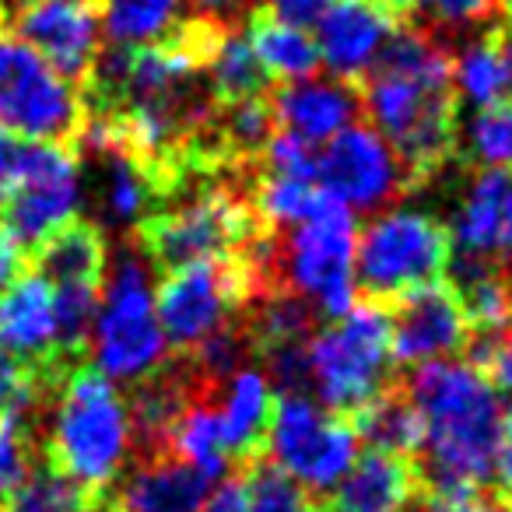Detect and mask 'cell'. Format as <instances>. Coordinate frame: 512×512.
<instances>
[{
    "mask_svg": "<svg viewBox=\"0 0 512 512\" xmlns=\"http://www.w3.org/2000/svg\"><path fill=\"white\" fill-rule=\"evenodd\" d=\"M425 425V442L414 456L418 498L439 512L470 495H481L495 470L502 439V397L470 362H428L400 379Z\"/></svg>",
    "mask_w": 512,
    "mask_h": 512,
    "instance_id": "6da1fadb",
    "label": "cell"
},
{
    "mask_svg": "<svg viewBox=\"0 0 512 512\" xmlns=\"http://www.w3.org/2000/svg\"><path fill=\"white\" fill-rule=\"evenodd\" d=\"M358 92L362 109L397 151L411 190L456 158L453 57L439 32L397 29Z\"/></svg>",
    "mask_w": 512,
    "mask_h": 512,
    "instance_id": "7a4b0ae2",
    "label": "cell"
},
{
    "mask_svg": "<svg viewBox=\"0 0 512 512\" xmlns=\"http://www.w3.org/2000/svg\"><path fill=\"white\" fill-rule=\"evenodd\" d=\"M39 421H46L39 425L46 460L106 498L134 456V425L120 386L92 365H74L46 390Z\"/></svg>",
    "mask_w": 512,
    "mask_h": 512,
    "instance_id": "3957f363",
    "label": "cell"
},
{
    "mask_svg": "<svg viewBox=\"0 0 512 512\" xmlns=\"http://www.w3.org/2000/svg\"><path fill=\"white\" fill-rule=\"evenodd\" d=\"M172 197L179 200H169L134 228V242L158 278L197 260L242 253L256 235L267 232L249 207L246 186L239 183H186Z\"/></svg>",
    "mask_w": 512,
    "mask_h": 512,
    "instance_id": "277c9868",
    "label": "cell"
},
{
    "mask_svg": "<svg viewBox=\"0 0 512 512\" xmlns=\"http://www.w3.org/2000/svg\"><path fill=\"white\" fill-rule=\"evenodd\" d=\"M88 351L95 355V369L102 376L130 386L155 376L172 358L155 313L151 267L134 239H127L120 253L109 256Z\"/></svg>",
    "mask_w": 512,
    "mask_h": 512,
    "instance_id": "5b68a950",
    "label": "cell"
},
{
    "mask_svg": "<svg viewBox=\"0 0 512 512\" xmlns=\"http://www.w3.org/2000/svg\"><path fill=\"white\" fill-rule=\"evenodd\" d=\"M306 351L320 407L348 421L393 383L390 313L372 299H358L341 320L316 330Z\"/></svg>",
    "mask_w": 512,
    "mask_h": 512,
    "instance_id": "8992f818",
    "label": "cell"
},
{
    "mask_svg": "<svg viewBox=\"0 0 512 512\" xmlns=\"http://www.w3.org/2000/svg\"><path fill=\"white\" fill-rule=\"evenodd\" d=\"M449 256L453 242L439 218L414 207H393L358 232L355 285H362L365 299L386 306L446 278Z\"/></svg>",
    "mask_w": 512,
    "mask_h": 512,
    "instance_id": "52a82bcc",
    "label": "cell"
},
{
    "mask_svg": "<svg viewBox=\"0 0 512 512\" xmlns=\"http://www.w3.org/2000/svg\"><path fill=\"white\" fill-rule=\"evenodd\" d=\"M256 295L260 281L242 253L211 256L162 274L155 288V313L172 355H190L200 348L211 334L239 320Z\"/></svg>",
    "mask_w": 512,
    "mask_h": 512,
    "instance_id": "ba28073f",
    "label": "cell"
},
{
    "mask_svg": "<svg viewBox=\"0 0 512 512\" xmlns=\"http://www.w3.org/2000/svg\"><path fill=\"white\" fill-rule=\"evenodd\" d=\"M78 85L57 74L15 32H0V130L15 141L71 144L85 123Z\"/></svg>",
    "mask_w": 512,
    "mask_h": 512,
    "instance_id": "9c48e42d",
    "label": "cell"
},
{
    "mask_svg": "<svg viewBox=\"0 0 512 512\" xmlns=\"http://www.w3.org/2000/svg\"><path fill=\"white\" fill-rule=\"evenodd\" d=\"M85 204L78 151L71 144L22 141L8 197L0 200L4 232L36 253L50 235L78 218Z\"/></svg>",
    "mask_w": 512,
    "mask_h": 512,
    "instance_id": "30bf717a",
    "label": "cell"
},
{
    "mask_svg": "<svg viewBox=\"0 0 512 512\" xmlns=\"http://www.w3.org/2000/svg\"><path fill=\"white\" fill-rule=\"evenodd\" d=\"M358 435L348 418L330 414L313 397H278L264 456L306 495H330L358 460Z\"/></svg>",
    "mask_w": 512,
    "mask_h": 512,
    "instance_id": "8fae6325",
    "label": "cell"
},
{
    "mask_svg": "<svg viewBox=\"0 0 512 512\" xmlns=\"http://www.w3.org/2000/svg\"><path fill=\"white\" fill-rule=\"evenodd\" d=\"M316 186L351 211H379L411 190L397 151L365 123L341 130L316 151Z\"/></svg>",
    "mask_w": 512,
    "mask_h": 512,
    "instance_id": "7c38bea8",
    "label": "cell"
},
{
    "mask_svg": "<svg viewBox=\"0 0 512 512\" xmlns=\"http://www.w3.org/2000/svg\"><path fill=\"white\" fill-rule=\"evenodd\" d=\"M11 32L67 81H88L102 57V22L92 0H22Z\"/></svg>",
    "mask_w": 512,
    "mask_h": 512,
    "instance_id": "4fadbf2b",
    "label": "cell"
},
{
    "mask_svg": "<svg viewBox=\"0 0 512 512\" xmlns=\"http://www.w3.org/2000/svg\"><path fill=\"white\" fill-rule=\"evenodd\" d=\"M386 313H390L393 362L404 369L456 358L470 341L467 313L446 278L386 302Z\"/></svg>",
    "mask_w": 512,
    "mask_h": 512,
    "instance_id": "5bb4252c",
    "label": "cell"
},
{
    "mask_svg": "<svg viewBox=\"0 0 512 512\" xmlns=\"http://www.w3.org/2000/svg\"><path fill=\"white\" fill-rule=\"evenodd\" d=\"M400 11L386 0H337L313 22L320 67L337 81H365V74L383 57L386 43L400 25Z\"/></svg>",
    "mask_w": 512,
    "mask_h": 512,
    "instance_id": "9a60e30c",
    "label": "cell"
},
{
    "mask_svg": "<svg viewBox=\"0 0 512 512\" xmlns=\"http://www.w3.org/2000/svg\"><path fill=\"white\" fill-rule=\"evenodd\" d=\"M0 348L43 383H57L67 372L57 355V309L53 285L46 278L25 274L0 295Z\"/></svg>",
    "mask_w": 512,
    "mask_h": 512,
    "instance_id": "2e32d148",
    "label": "cell"
},
{
    "mask_svg": "<svg viewBox=\"0 0 512 512\" xmlns=\"http://www.w3.org/2000/svg\"><path fill=\"white\" fill-rule=\"evenodd\" d=\"M267 106L285 134H295L313 148L334 141L341 130L355 127L365 113L362 92L337 78H306L278 85Z\"/></svg>",
    "mask_w": 512,
    "mask_h": 512,
    "instance_id": "e0dca14e",
    "label": "cell"
},
{
    "mask_svg": "<svg viewBox=\"0 0 512 512\" xmlns=\"http://www.w3.org/2000/svg\"><path fill=\"white\" fill-rule=\"evenodd\" d=\"M274 404H278V393L271 390L264 372L253 369V365H242L218 383L214 414H218L221 449H225L232 470L264 456Z\"/></svg>",
    "mask_w": 512,
    "mask_h": 512,
    "instance_id": "ac0fdd59",
    "label": "cell"
},
{
    "mask_svg": "<svg viewBox=\"0 0 512 512\" xmlns=\"http://www.w3.org/2000/svg\"><path fill=\"white\" fill-rule=\"evenodd\" d=\"M214 481L172 453L134 456L123 470L113 505L120 512H200L211 498Z\"/></svg>",
    "mask_w": 512,
    "mask_h": 512,
    "instance_id": "d6986e66",
    "label": "cell"
},
{
    "mask_svg": "<svg viewBox=\"0 0 512 512\" xmlns=\"http://www.w3.org/2000/svg\"><path fill=\"white\" fill-rule=\"evenodd\" d=\"M418 498L414 460L365 449L334 488L330 512H400Z\"/></svg>",
    "mask_w": 512,
    "mask_h": 512,
    "instance_id": "ffe728a7",
    "label": "cell"
},
{
    "mask_svg": "<svg viewBox=\"0 0 512 512\" xmlns=\"http://www.w3.org/2000/svg\"><path fill=\"white\" fill-rule=\"evenodd\" d=\"M509 186V172L477 169L470 176L467 190H463L460 204L453 211V221L446 228L453 253L498 260V253H502V204Z\"/></svg>",
    "mask_w": 512,
    "mask_h": 512,
    "instance_id": "44dd1931",
    "label": "cell"
},
{
    "mask_svg": "<svg viewBox=\"0 0 512 512\" xmlns=\"http://www.w3.org/2000/svg\"><path fill=\"white\" fill-rule=\"evenodd\" d=\"M99 179H95V197L113 225L137 228L144 218L162 207V186L151 176V169L134 158L127 148H113L106 155H95Z\"/></svg>",
    "mask_w": 512,
    "mask_h": 512,
    "instance_id": "7402d4cb",
    "label": "cell"
},
{
    "mask_svg": "<svg viewBox=\"0 0 512 512\" xmlns=\"http://www.w3.org/2000/svg\"><path fill=\"white\" fill-rule=\"evenodd\" d=\"M109 239L99 221L74 218L36 249V274L50 285H102Z\"/></svg>",
    "mask_w": 512,
    "mask_h": 512,
    "instance_id": "603a6c76",
    "label": "cell"
},
{
    "mask_svg": "<svg viewBox=\"0 0 512 512\" xmlns=\"http://www.w3.org/2000/svg\"><path fill=\"white\" fill-rule=\"evenodd\" d=\"M246 39L253 46V57L267 81L278 85H292V81L316 78L320 71V53H316V39L306 25H295L278 18L274 11H256L249 18Z\"/></svg>",
    "mask_w": 512,
    "mask_h": 512,
    "instance_id": "cb8c5ba5",
    "label": "cell"
},
{
    "mask_svg": "<svg viewBox=\"0 0 512 512\" xmlns=\"http://www.w3.org/2000/svg\"><path fill=\"white\" fill-rule=\"evenodd\" d=\"M358 442H365L369 449L393 456H414L421 453V442H425V425H421V414L414 407V400L407 397L404 383L393 379L386 390H379L362 411L351 418Z\"/></svg>",
    "mask_w": 512,
    "mask_h": 512,
    "instance_id": "d4e9b609",
    "label": "cell"
},
{
    "mask_svg": "<svg viewBox=\"0 0 512 512\" xmlns=\"http://www.w3.org/2000/svg\"><path fill=\"white\" fill-rule=\"evenodd\" d=\"M183 4L186 0H102V39L113 50H141V46L169 43L176 36Z\"/></svg>",
    "mask_w": 512,
    "mask_h": 512,
    "instance_id": "484cf974",
    "label": "cell"
},
{
    "mask_svg": "<svg viewBox=\"0 0 512 512\" xmlns=\"http://www.w3.org/2000/svg\"><path fill=\"white\" fill-rule=\"evenodd\" d=\"M218 390V386H214ZM214 390L200 393L190 407L183 411V418L176 421L169 435V453L186 460L190 467H197L207 481L218 484L221 477L232 470L225 449H221V435H218V414H214Z\"/></svg>",
    "mask_w": 512,
    "mask_h": 512,
    "instance_id": "4316f807",
    "label": "cell"
},
{
    "mask_svg": "<svg viewBox=\"0 0 512 512\" xmlns=\"http://www.w3.org/2000/svg\"><path fill=\"white\" fill-rule=\"evenodd\" d=\"M453 92L474 109H488L505 99L509 78H505L502 50L495 36L470 39L453 57Z\"/></svg>",
    "mask_w": 512,
    "mask_h": 512,
    "instance_id": "83f0119b",
    "label": "cell"
},
{
    "mask_svg": "<svg viewBox=\"0 0 512 512\" xmlns=\"http://www.w3.org/2000/svg\"><path fill=\"white\" fill-rule=\"evenodd\" d=\"M456 155L477 169H495L512 176V102L477 109L463 127H456Z\"/></svg>",
    "mask_w": 512,
    "mask_h": 512,
    "instance_id": "f1b7e54d",
    "label": "cell"
},
{
    "mask_svg": "<svg viewBox=\"0 0 512 512\" xmlns=\"http://www.w3.org/2000/svg\"><path fill=\"white\" fill-rule=\"evenodd\" d=\"M99 502L102 498H95L78 481H71L64 470L53 467L46 456H39L32 474L8 502L0 505V512H95Z\"/></svg>",
    "mask_w": 512,
    "mask_h": 512,
    "instance_id": "f546056e",
    "label": "cell"
},
{
    "mask_svg": "<svg viewBox=\"0 0 512 512\" xmlns=\"http://www.w3.org/2000/svg\"><path fill=\"white\" fill-rule=\"evenodd\" d=\"M43 407V404H39ZM39 407H22L0 418V505L8 502L43 456L39 446Z\"/></svg>",
    "mask_w": 512,
    "mask_h": 512,
    "instance_id": "4dcf8cb0",
    "label": "cell"
},
{
    "mask_svg": "<svg viewBox=\"0 0 512 512\" xmlns=\"http://www.w3.org/2000/svg\"><path fill=\"white\" fill-rule=\"evenodd\" d=\"M239 477L242 498H246L249 512H309L313 509V498L306 495V488L292 481L285 470L278 467L267 456H256V460L235 467Z\"/></svg>",
    "mask_w": 512,
    "mask_h": 512,
    "instance_id": "1f68e13d",
    "label": "cell"
},
{
    "mask_svg": "<svg viewBox=\"0 0 512 512\" xmlns=\"http://www.w3.org/2000/svg\"><path fill=\"white\" fill-rule=\"evenodd\" d=\"M256 169L271 172V176H292V179H309L316 183V148L306 141H299L295 134L274 130V137L264 144Z\"/></svg>",
    "mask_w": 512,
    "mask_h": 512,
    "instance_id": "d6a6232c",
    "label": "cell"
},
{
    "mask_svg": "<svg viewBox=\"0 0 512 512\" xmlns=\"http://www.w3.org/2000/svg\"><path fill=\"white\" fill-rule=\"evenodd\" d=\"M463 355L498 393H512V327L505 334H470Z\"/></svg>",
    "mask_w": 512,
    "mask_h": 512,
    "instance_id": "836d02e7",
    "label": "cell"
},
{
    "mask_svg": "<svg viewBox=\"0 0 512 512\" xmlns=\"http://www.w3.org/2000/svg\"><path fill=\"white\" fill-rule=\"evenodd\" d=\"M53 383H43L32 369L0 348V418L22 407H39Z\"/></svg>",
    "mask_w": 512,
    "mask_h": 512,
    "instance_id": "e575fe53",
    "label": "cell"
},
{
    "mask_svg": "<svg viewBox=\"0 0 512 512\" xmlns=\"http://www.w3.org/2000/svg\"><path fill=\"white\" fill-rule=\"evenodd\" d=\"M425 18L435 25L432 32H460V29H474V25L491 22L495 15V0H418Z\"/></svg>",
    "mask_w": 512,
    "mask_h": 512,
    "instance_id": "d590c367",
    "label": "cell"
},
{
    "mask_svg": "<svg viewBox=\"0 0 512 512\" xmlns=\"http://www.w3.org/2000/svg\"><path fill=\"white\" fill-rule=\"evenodd\" d=\"M498 484V498L512 509V407L502 418V439H498V453H495V470H491Z\"/></svg>",
    "mask_w": 512,
    "mask_h": 512,
    "instance_id": "8d00e7d4",
    "label": "cell"
},
{
    "mask_svg": "<svg viewBox=\"0 0 512 512\" xmlns=\"http://www.w3.org/2000/svg\"><path fill=\"white\" fill-rule=\"evenodd\" d=\"M25 274H29V249H22L0 228V295L8 292L18 278H25Z\"/></svg>",
    "mask_w": 512,
    "mask_h": 512,
    "instance_id": "74e56055",
    "label": "cell"
},
{
    "mask_svg": "<svg viewBox=\"0 0 512 512\" xmlns=\"http://www.w3.org/2000/svg\"><path fill=\"white\" fill-rule=\"evenodd\" d=\"M330 4H337V0H271V11L278 18H285V22L306 25L309 29V25H313L316 18L330 8Z\"/></svg>",
    "mask_w": 512,
    "mask_h": 512,
    "instance_id": "f35d334b",
    "label": "cell"
},
{
    "mask_svg": "<svg viewBox=\"0 0 512 512\" xmlns=\"http://www.w3.org/2000/svg\"><path fill=\"white\" fill-rule=\"evenodd\" d=\"M200 512H249L246 498H242V488H239V477L221 481L218 488L211 491V498H207Z\"/></svg>",
    "mask_w": 512,
    "mask_h": 512,
    "instance_id": "ab89813d",
    "label": "cell"
},
{
    "mask_svg": "<svg viewBox=\"0 0 512 512\" xmlns=\"http://www.w3.org/2000/svg\"><path fill=\"white\" fill-rule=\"evenodd\" d=\"M18 148H22V141H15L11 134H4V130H0V200L8 197L11 179H15Z\"/></svg>",
    "mask_w": 512,
    "mask_h": 512,
    "instance_id": "60d3db41",
    "label": "cell"
},
{
    "mask_svg": "<svg viewBox=\"0 0 512 512\" xmlns=\"http://www.w3.org/2000/svg\"><path fill=\"white\" fill-rule=\"evenodd\" d=\"M193 11H197L204 22H218V25H228V18L246 4V0H190Z\"/></svg>",
    "mask_w": 512,
    "mask_h": 512,
    "instance_id": "b9f144b4",
    "label": "cell"
},
{
    "mask_svg": "<svg viewBox=\"0 0 512 512\" xmlns=\"http://www.w3.org/2000/svg\"><path fill=\"white\" fill-rule=\"evenodd\" d=\"M439 512H512V509L498 495L495 498L491 495H470V498H463V502L446 505V509H439Z\"/></svg>",
    "mask_w": 512,
    "mask_h": 512,
    "instance_id": "7bdbcfd3",
    "label": "cell"
},
{
    "mask_svg": "<svg viewBox=\"0 0 512 512\" xmlns=\"http://www.w3.org/2000/svg\"><path fill=\"white\" fill-rule=\"evenodd\" d=\"M505 253H512V186H509V193H505V204H502V253H498V260H502Z\"/></svg>",
    "mask_w": 512,
    "mask_h": 512,
    "instance_id": "ee69618b",
    "label": "cell"
},
{
    "mask_svg": "<svg viewBox=\"0 0 512 512\" xmlns=\"http://www.w3.org/2000/svg\"><path fill=\"white\" fill-rule=\"evenodd\" d=\"M498 50H502V64H505V78H509V92H512V25L502 32V36H495Z\"/></svg>",
    "mask_w": 512,
    "mask_h": 512,
    "instance_id": "f6af8a7d",
    "label": "cell"
},
{
    "mask_svg": "<svg viewBox=\"0 0 512 512\" xmlns=\"http://www.w3.org/2000/svg\"><path fill=\"white\" fill-rule=\"evenodd\" d=\"M498 267H502V274H505V281L512 285V253H505L502 260H498Z\"/></svg>",
    "mask_w": 512,
    "mask_h": 512,
    "instance_id": "bcb514c9",
    "label": "cell"
},
{
    "mask_svg": "<svg viewBox=\"0 0 512 512\" xmlns=\"http://www.w3.org/2000/svg\"><path fill=\"white\" fill-rule=\"evenodd\" d=\"M386 4H390L393 11H400V15H407V11H411L414 0H386Z\"/></svg>",
    "mask_w": 512,
    "mask_h": 512,
    "instance_id": "7dc6e473",
    "label": "cell"
},
{
    "mask_svg": "<svg viewBox=\"0 0 512 512\" xmlns=\"http://www.w3.org/2000/svg\"><path fill=\"white\" fill-rule=\"evenodd\" d=\"M495 8H502V11H505V15H509V18H512V0H495Z\"/></svg>",
    "mask_w": 512,
    "mask_h": 512,
    "instance_id": "c3c4849f",
    "label": "cell"
},
{
    "mask_svg": "<svg viewBox=\"0 0 512 512\" xmlns=\"http://www.w3.org/2000/svg\"><path fill=\"white\" fill-rule=\"evenodd\" d=\"M309 512H330V509H327V505H313Z\"/></svg>",
    "mask_w": 512,
    "mask_h": 512,
    "instance_id": "681fc988",
    "label": "cell"
},
{
    "mask_svg": "<svg viewBox=\"0 0 512 512\" xmlns=\"http://www.w3.org/2000/svg\"><path fill=\"white\" fill-rule=\"evenodd\" d=\"M400 512H428V509L425 505H421V509H411V505H407V509H400Z\"/></svg>",
    "mask_w": 512,
    "mask_h": 512,
    "instance_id": "f907efd6",
    "label": "cell"
},
{
    "mask_svg": "<svg viewBox=\"0 0 512 512\" xmlns=\"http://www.w3.org/2000/svg\"><path fill=\"white\" fill-rule=\"evenodd\" d=\"M0 18H4V0H0Z\"/></svg>",
    "mask_w": 512,
    "mask_h": 512,
    "instance_id": "816d5d0a",
    "label": "cell"
}]
</instances>
